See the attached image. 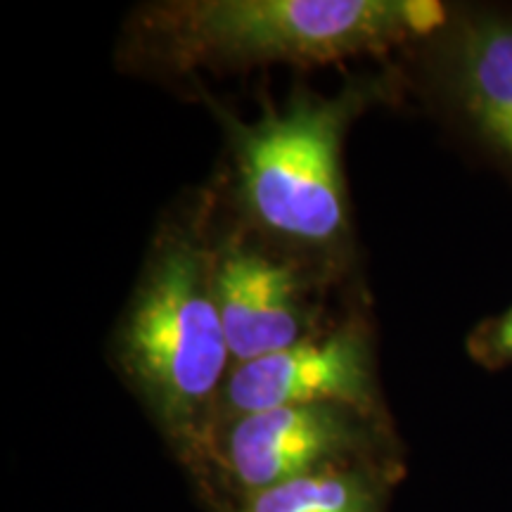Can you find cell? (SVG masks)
Here are the masks:
<instances>
[{
    "label": "cell",
    "instance_id": "cell-7",
    "mask_svg": "<svg viewBox=\"0 0 512 512\" xmlns=\"http://www.w3.org/2000/svg\"><path fill=\"white\" fill-rule=\"evenodd\" d=\"M311 403H344L370 415H389L377 377L375 330L366 311L347 306L328 328L304 342L235 363L221 396L219 427L238 415Z\"/></svg>",
    "mask_w": 512,
    "mask_h": 512
},
{
    "label": "cell",
    "instance_id": "cell-1",
    "mask_svg": "<svg viewBox=\"0 0 512 512\" xmlns=\"http://www.w3.org/2000/svg\"><path fill=\"white\" fill-rule=\"evenodd\" d=\"M396 64L354 74L337 93L297 83L280 105L245 121L204 88L195 91L226 140L221 183L211 188L228 216L337 280H351L354 209L344 176V140L375 105L401 98Z\"/></svg>",
    "mask_w": 512,
    "mask_h": 512
},
{
    "label": "cell",
    "instance_id": "cell-8",
    "mask_svg": "<svg viewBox=\"0 0 512 512\" xmlns=\"http://www.w3.org/2000/svg\"><path fill=\"white\" fill-rule=\"evenodd\" d=\"M399 465H347L235 501L233 512H387Z\"/></svg>",
    "mask_w": 512,
    "mask_h": 512
},
{
    "label": "cell",
    "instance_id": "cell-5",
    "mask_svg": "<svg viewBox=\"0 0 512 512\" xmlns=\"http://www.w3.org/2000/svg\"><path fill=\"white\" fill-rule=\"evenodd\" d=\"M347 465L403 467L389 415H370L344 403L238 415L216 432L209 472H219L240 501L290 479Z\"/></svg>",
    "mask_w": 512,
    "mask_h": 512
},
{
    "label": "cell",
    "instance_id": "cell-3",
    "mask_svg": "<svg viewBox=\"0 0 512 512\" xmlns=\"http://www.w3.org/2000/svg\"><path fill=\"white\" fill-rule=\"evenodd\" d=\"M211 221V190L159 221L110 337L114 370L176 456L202 479L235 366L216 299Z\"/></svg>",
    "mask_w": 512,
    "mask_h": 512
},
{
    "label": "cell",
    "instance_id": "cell-2",
    "mask_svg": "<svg viewBox=\"0 0 512 512\" xmlns=\"http://www.w3.org/2000/svg\"><path fill=\"white\" fill-rule=\"evenodd\" d=\"M448 15L437 0H147L121 24L114 62L166 86L261 67L392 60Z\"/></svg>",
    "mask_w": 512,
    "mask_h": 512
},
{
    "label": "cell",
    "instance_id": "cell-9",
    "mask_svg": "<svg viewBox=\"0 0 512 512\" xmlns=\"http://www.w3.org/2000/svg\"><path fill=\"white\" fill-rule=\"evenodd\" d=\"M467 356L484 370H505L512 366V304L472 328L465 339Z\"/></svg>",
    "mask_w": 512,
    "mask_h": 512
},
{
    "label": "cell",
    "instance_id": "cell-6",
    "mask_svg": "<svg viewBox=\"0 0 512 512\" xmlns=\"http://www.w3.org/2000/svg\"><path fill=\"white\" fill-rule=\"evenodd\" d=\"M211 195L214 285L235 363L290 349L339 318L328 299L342 280L259 238Z\"/></svg>",
    "mask_w": 512,
    "mask_h": 512
},
{
    "label": "cell",
    "instance_id": "cell-4",
    "mask_svg": "<svg viewBox=\"0 0 512 512\" xmlns=\"http://www.w3.org/2000/svg\"><path fill=\"white\" fill-rule=\"evenodd\" d=\"M394 64L448 136L512 183V5L448 3L444 22Z\"/></svg>",
    "mask_w": 512,
    "mask_h": 512
}]
</instances>
